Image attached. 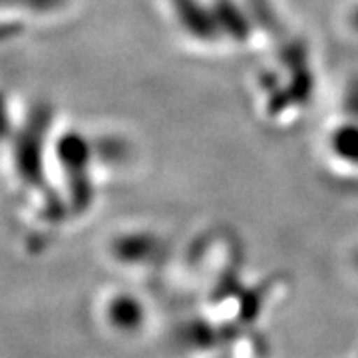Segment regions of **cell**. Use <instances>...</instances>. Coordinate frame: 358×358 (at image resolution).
<instances>
[{
    "label": "cell",
    "instance_id": "cell-1",
    "mask_svg": "<svg viewBox=\"0 0 358 358\" xmlns=\"http://www.w3.org/2000/svg\"><path fill=\"white\" fill-rule=\"evenodd\" d=\"M54 0H0V6H30L32 10H42V6H52Z\"/></svg>",
    "mask_w": 358,
    "mask_h": 358
},
{
    "label": "cell",
    "instance_id": "cell-2",
    "mask_svg": "<svg viewBox=\"0 0 358 358\" xmlns=\"http://www.w3.org/2000/svg\"><path fill=\"white\" fill-rule=\"evenodd\" d=\"M8 115H6V110H4V103L0 102V120H6ZM4 134V124H0V140H4L6 136H2Z\"/></svg>",
    "mask_w": 358,
    "mask_h": 358
}]
</instances>
